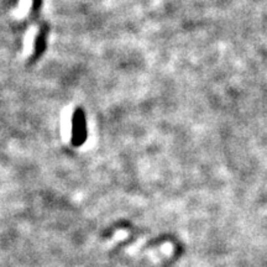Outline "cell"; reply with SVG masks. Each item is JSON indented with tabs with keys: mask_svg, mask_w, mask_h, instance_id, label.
Here are the masks:
<instances>
[{
	"mask_svg": "<svg viewBox=\"0 0 267 267\" xmlns=\"http://www.w3.org/2000/svg\"><path fill=\"white\" fill-rule=\"evenodd\" d=\"M87 140V124L86 115L81 108L74 111L73 130H72V144L74 146H81Z\"/></svg>",
	"mask_w": 267,
	"mask_h": 267,
	"instance_id": "6da1fadb",
	"label": "cell"
},
{
	"mask_svg": "<svg viewBox=\"0 0 267 267\" xmlns=\"http://www.w3.org/2000/svg\"><path fill=\"white\" fill-rule=\"evenodd\" d=\"M46 31H42V34L40 35L39 37H37V41H36V53H35V56H39V54L42 53V51H44L45 49V39H46Z\"/></svg>",
	"mask_w": 267,
	"mask_h": 267,
	"instance_id": "7a4b0ae2",
	"label": "cell"
}]
</instances>
